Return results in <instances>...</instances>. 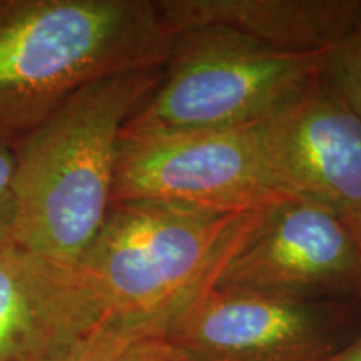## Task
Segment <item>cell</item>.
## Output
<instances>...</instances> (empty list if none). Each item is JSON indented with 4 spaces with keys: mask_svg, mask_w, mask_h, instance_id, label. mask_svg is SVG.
Wrapping results in <instances>:
<instances>
[{
    "mask_svg": "<svg viewBox=\"0 0 361 361\" xmlns=\"http://www.w3.org/2000/svg\"><path fill=\"white\" fill-rule=\"evenodd\" d=\"M322 79L361 117V20L324 59Z\"/></svg>",
    "mask_w": 361,
    "mask_h": 361,
    "instance_id": "7c38bea8",
    "label": "cell"
},
{
    "mask_svg": "<svg viewBox=\"0 0 361 361\" xmlns=\"http://www.w3.org/2000/svg\"><path fill=\"white\" fill-rule=\"evenodd\" d=\"M213 288L319 300L361 293V255L341 216L283 197L259 207Z\"/></svg>",
    "mask_w": 361,
    "mask_h": 361,
    "instance_id": "8992f818",
    "label": "cell"
},
{
    "mask_svg": "<svg viewBox=\"0 0 361 361\" xmlns=\"http://www.w3.org/2000/svg\"><path fill=\"white\" fill-rule=\"evenodd\" d=\"M358 300H360V303H361V293L358 295Z\"/></svg>",
    "mask_w": 361,
    "mask_h": 361,
    "instance_id": "2e32d148",
    "label": "cell"
},
{
    "mask_svg": "<svg viewBox=\"0 0 361 361\" xmlns=\"http://www.w3.org/2000/svg\"><path fill=\"white\" fill-rule=\"evenodd\" d=\"M56 361H194L166 335L101 322Z\"/></svg>",
    "mask_w": 361,
    "mask_h": 361,
    "instance_id": "8fae6325",
    "label": "cell"
},
{
    "mask_svg": "<svg viewBox=\"0 0 361 361\" xmlns=\"http://www.w3.org/2000/svg\"><path fill=\"white\" fill-rule=\"evenodd\" d=\"M326 56L279 51L221 25L178 30L159 82L123 130L186 133L258 124L308 92L322 79Z\"/></svg>",
    "mask_w": 361,
    "mask_h": 361,
    "instance_id": "277c9868",
    "label": "cell"
},
{
    "mask_svg": "<svg viewBox=\"0 0 361 361\" xmlns=\"http://www.w3.org/2000/svg\"><path fill=\"white\" fill-rule=\"evenodd\" d=\"M343 223H345L346 229H348L350 236L353 238L355 246L358 252L361 255V206L356 207L351 213L341 216Z\"/></svg>",
    "mask_w": 361,
    "mask_h": 361,
    "instance_id": "9a60e30c",
    "label": "cell"
},
{
    "mask_svg": "<svg viewBox=\"0 0 361 361\" xmlns=\"http://www.w3.org/2000/svg\"><path fill=\"white\" fill-rule=\"evenodd\" d=\"M258 128L279 196L340 216L361 206V117L323 79Z\"/></svg>",
    "mask_w": 361,
    "mask_h": 361,
    "instance_id": "ba28073f",
    "label": "cell"
},
{
    "mask_svg": "<svg viewBox=\"0 0 361 361\" xmlns=\"http://www.w3.org/2000/svg\"><path fill=\"white\" fill-rule=\"evenodd\" d=\"M169 35L188 27L221 25L295 54L326 56L361 20V0H161Z\"/></svg>",
    "mask_w": 361,
    "mask_h": 361,
    "instance_id": "30bf717a",
    "label": "cell"
},
{
    "mask_svg": "<svg viewBox=\"0 0 361 361\" xmlns=\"http://www.w3.org/2000/svg\"><path fill=\"white\" fill-rule=\"evenodd\" d=\"M345 306L209 288L168 336L194 361H322L340 350Z\"/></svg>",
    "mask_w": 361,
    "mask_h": 361,
    "instance_id": "52a82bcc",
    "label": "cell"
},
{
    "mask_svg": "<svg viewBox=\"0 0 361 361\" xmlns=\"http://www.w3.org/2000/svg\"><path fill=\"white\" fill-rule=\"evenodd\" d=\"M16 154L11 146L0 144V247L16 245Z\"/></svg>",
    "mask_w": 361,
    "mask_h": 361,
    "instance_id": "4fadbf2b",
    "label": "cell"
},
{
    "mask_svg": "<svg viewBox=\"0 0 361 361\" xmlns=\"http://www.w3.org/2000/svg\"><path fill=\"white\" fill-rule=\"evenodd\" d=\"M283 200L271 179L258 124L186 133H124L112 202L161 201L251 211Z\"/></svg>",
    "mask_w": 361,
    "mask_h": 361,
    "instance_id": "5b68a950",
    "label": "cell"
},
{
    "mask_svg": "<svg viewBox=\"0 0 361 361\" xmlns=\"http://www.w3.org/2000/svg\"><path fill=\"white\" fill-rule=\"evenodd\" d=\"M161 67L85 85L13 144L16 245L80 263L111 207L121 130L159 82Z\"/></svg>",
    "mask_w": 361,
    "mask_h": 361,
    "instance_id": "7a4b0ae2",
    "label": "cell"
},
{
    "mask_svg": "<svg viewBox=\"0 0 361 361\" xmlns=\"http://www.w3.org/2000/svg\"><path fill=\"white\" fill-rule=\"evenodd\" d=\"M258 209L111 204L79 263L102 303V322L168 336L179 316L214 286Z\"/></svg>",
    "mask_w": 361,
    "mask_h": 361,
    "instance_id": "3957f363",
    "label": "cell"
},
{
    "mask_svg": "<svg viewBox=\"0 0 361 361\" xmlns=\"http://www.w3.org/2000/svg\"><path fill=\"white\" fill-rule=\"evenodd\" d=\"M322 361H361V333Z\"/></svg>",
    "mask_w": 361,
    "mask_h": 361,
    "instance_id": "5bb4252c",
    "label": "cell"
},
{
    "mask_svg": "<svg viewBox=\"0 0 361 361\" xmlns=\"http://www.w3.org/2000/svg\"><path fill=\"white\" fill-rule=\"evenodd\" d=\"M169 40L154 0H0V144L85 85L162 66Z\"/></svg>",
    "mask_w": 361,
    "mask_h": 361,
    "instance_id": "6da1fadb",
    "label": "cell"
},
{
    "mask_svg": "<svg viewBox=\"0 0 361 361\" xmlns=\"http://www.w3.org/2000/svg\"><path fill=\"white\" fill-rule=\"evenodd\" d=\"M102 319L80 264L0 247V361H56Z\"/></svg>",
    "mask_w": 361,
    "mask_h": 361,
    "instance_id": "9c48e42d",
    "label": "cell"
}]
</instances>
